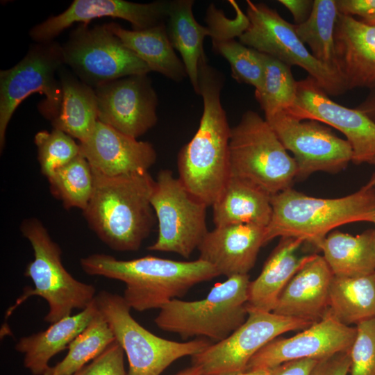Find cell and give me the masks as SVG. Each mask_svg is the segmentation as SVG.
Returning <instances> with one entry per match:
<instances>
[{
    "mask_svg": "<svg viewBox=\"0 0 375 375\" xmlns=\"http://www.w3.org/2000/svg\"><path fill=\"white\" fill-rule=\"evenodd\" d=\"M199 83L203 113L196 133L178 152V178L190 194L208 207L216 201L230 176L231 128L220 98L224 77L207 60L200 64Z\"/></svg>",
    "mask_w": 375,
    "mask_h": 375,
    "instance_id": "obj_1",
    "label": "cell"
},
{
    "mask_svg": "<svg viewBox=\"0 0 375 375\" xmlns=\"http://www.w3.org/2000/svg\"><path fill=\"white\" fill-rule=\"evenodd\" d=\"M92 172L93 192L83 211L90 228L112 250H138L156 219L151 204L155 180L148 171L114 176Z\"/></svg>",
    "mask_w": 375,
    "mask_h": 375,
    "instance_id": "obj_2",
    "label": "cell"
},
{
    "mask_svg": "<svg viewBox=\"0 0 375 375\" xmlns=\"http://www.w3.org/2000/svg\"><path fill=\"white\" fill-rule=\"evenodd\" d=\"M80 265L89 275L123 282L126 288L122 297L131 308L140 312L160 309L194 285L220 275L215 267L199 258L177 261L147 256L124 260L93 253L81 258Z\"/></svg>",
    "mask_w": 375,
    "mask_h": 375,
    "instance_id": "obj_3",
    "label": "cell"
},
{
    "mask_svg": "<svg viewBox=\"0 0 375 375\" xmlns=\"http://www.w3.org/2000/svg\"><path fill=\"white\" fill-rule=\"evenodd\" d=\"M272 217L266 244L277 237L301 239L317 248L335 228L358 222H372L375 214V187L362 186L339 198L308 196L292 188L271 197Z\"/></svg>",
    "mask_w": 375,
    "mask_h": 375,
    "instance_id": "obj_4",
    "label": "cell"
},
{
    "mask_svg": "<svg viewBox=\"0 0 375 375\" xmlns=\"http://www.w3.org/2000/svg\"><path fill=\"white\" fill-rule=\"evenodd\" d=\"M20 229L33 249L34 259L27 265L24 276L32 280L34 288H24L23 294L8 309L6 318L32 296L47 302L49 312L44 320L51 324L70 316L74 309L88 307L97 294L94 286L78 281L65 268L61 249L42 223L35 218L26 219Z\"/></svg>",
    "mask_w": 375,
    "mask_h": 375,
    "instance_id": "obj_5",
    "label": "cell"
},
{
    "mask_svg": "<svg viewBox=\"0 0 375 375\" xmlns=\"http://www.w3.org/2000/svg\"><path fill=\"white\" fill-rule=\"evenodd\" d=\"M228 162L230 176L250 181L272 196L291 188L298 172L269 123L253 110L231 128Z\"/></svg>",
    "mask_w": 375,
    "mask_h": 375,
    "instance_id": "obj_6",
    "label": "cell"
},
{
    "mask_svg": "<svg viewBox=\"0 0 375 375\" xmlns=\"http://www.w3.org/2000/svg\"><path fill=\"white\" fill-rule=\"evenodd\" d=\"M249 283L248 274L235 275L215 285L203 299H172L160 309L154 322L159 328L183 338L222 341L247 319Z\"/></svg>",
    "mask_w": 375,
    "mask_h": 375,
    "instance_id": "obj_7",
    "label": "cell"
},
{
    "mask_svg": "<svg viewBox=\"0 0 375 375\" xmlns=\"http://www.w3.org/2000/svg\"><path fill=\"white\" fill-rule=\"evenodd\" d=\"M94 303L126 354L128 375H160L176 360L192 356L211 344L206 338L178 342L156 336L133 319L131 308L117 294L100 291Z\"/></svg>",
    "mask_w": 375,
    "mask_h": 375,
    "instance_id": "obj_8",
    "label": "cell"
},
{
    "mask_svg": "<svg viewBox=\"0 0 375 375\" xmlns=\"http://www.w3.org/2000/svg\"><path fill=\"white\" fill-rule=\"evenodd\" d=\"M63 64L62 46L51 40L36 42L15 66L0 71L1 152L11 117L29 95H44L38 106L40 112L51 122L56 117L62 100V85L56 75Z\"/></svg>",
    "mask_w": 375,
    "mask_h": 375,
    "instance_id": "obj_9",
    "label": "cell"
},
{
    "mask_svg": "<svg viewBox=\"0 0 375 375\" xmlns=\"http://www.w3.org/2000/svg\"><path fill=\"white\" fill-rule=\"evenodd\" d=\"M249 26L239 42L288 65L306 70L328 94L347 91L339 74L318 61L296 33L294 25L265 3L247 1Z\"/></svg>",
    "mask_w": 375,
    "mask_h": 375,
    "instance_id": "obj_10",
    "label": "cell"
},
{
    "mask_svg": "<svg viewBox=\"0 0 375 375\" xmlns=\"http://www.w3.org/2000/svg\"><path fill=\"white\" fill-rule=\"evenodd\" d=\"M151 204L158 223V235L148 249L188 258L208 232V206L190 194L169 169L158 172Z\"/></svg>",
    "mask_w": 375,
    "mask_h": 375,
    "instance_id": "obj_11",
    "label": "cell"
},
{
    "mask_svg": "<svg viewBox=\"0 0 375 375\" xmlns=\"http://www.w3.org/2000/svg\"><path fill=\"white\" fill-rule=\"evenodd\" d=\"M64 65L82 82L96 88L114 80L151 72L149 67L109 28L83 24L62 46Z\"/></svg>",
    "mask_w": 375,
    "mask_h": 375,
    "instance_id": "obj_12",
    "label": "cell"
},
{
    "mask_svg": "<svg viewBox=\"0 0 375 375\" xmlns=\"http://www.w3.org/2000/svg\"><path fill=\"white\" fill-rule=\"evenodd\" d=\"M245 322L222 341L192 356L201 375H224L247 371L251 358L280 335L305 329L314 322L254 309Z\"/></svg>",
    "mask_w": 375,
    "mask_h": 375,
    "instance_id": "obj_13",
    "label": "cell"
},
{
    "mask_svg": "<svg viewBox=\"0 0 375 375\" xmlns=\"http://www.w3.org/2000/svg\"><path fill=\"white\" fill-rule=\"evenodd\" d=\"M265 119L285 149L293 154L298 169L296 180L318 172L336 174L352 161L348 141L322 122L299 119L285 111Z\"/></svg>",
    "mask_w": 375,
    "mask_h": 375,
    "instance_id": "obj_14",
    "label": "cell"
},
{
    "mask_svg": "<svg viewBox=\"0 0 375 375\" xmlns=\"http://www.w3.org/2000/svg\"><path fill=\"white\" fill-rule=\"evenodd\" d=\"M299 119H312L338 130L350 144L352 162L359 165L375 158V122L355 108L333 101L308 76L297 81V97L288 112Z\"/></svg>",
    "mask_w": 375,
    "mask_h": 375,
    "instance_id": "obj_15",
    "label": "cell"
},
{
    "mask_svg": "<svg viewBox=\"0 0 375 375\" xmlns=\"http://www.w3.org/2000/svg\"><path fill=\"white\" fill-rule=\"evenodd\" d=\"M94 91L99 122L136 139L156 125L158 97L147 74L118 78Z\"/></svg>",
    "mask_w": 375,
    "mask_h": 375,
    "instance_id": "obj_16",
    "label": "cell"
},
{
    "mask_svg": "<svg viewBox=\"0 0 375 375\" xmlns=\"http://www.w3.org/2000/svg\"><path fill=\"white\" fill-rule=\"evenodd\" d=\"M356 334V328L344 324L328 309L319 320L299 333L267 343L251 358L247 370L272 369L305 358L325 359L349 350Z\"/></svg>",
    "mask_w": 375,
    "mask_h": 375,
    "instance_id": "obj_17",
    "label": "cell"
},
{
    "mask_svg": "<svg viewBox=\"0 0 375 375\" xmlns=\"http://www.w3.org/2000/svg\"><path fill=\"white\" fill-rule=\"evenodd\" d=\"M170 1L139 3L124 0H74L58 15L51 16L30 30L36 42L51 41L74 23L85 24L96 18L110 17L131 23L133 30H144L167 20Z\"/></svg>",
    "mask_w": 375,
    "mask_h": 375,
    "instance_id": "obj_18",
    "label": "cell"
},
{
    "mask_svg": "<svg viewBox=\"0 0 375 375\" xmlns=\"http://www.w3.org/2000/svg\"><path fill=\"white\" fill-rule=\"evenodd\" d=\"M79 144L92 169L108 176L148 171L157 158L149 142L139 141L99 121L91 135Z\"/></svg>",
    "mask_w": 375,
    "mask_h": 375,
    "instance_id": "obj_19",
    "label": "cell"
},
{
    "mask_svg": "<svg viewBox=\"0 0 375 375\" xmlns=\"http://www.w3.org/2000/svg\"><path fill=\"white\" fill-rule=\"evenodd\" d=\"M266 227L249 224L217 226L208 231L197 249L199 259L227 278L248 274L260 248L266 244Z\"/></svg>",
    "mask_w": 375,
    "mask_h": 375,
    "instance_id": "obj_20",
    "label": "cell"
},
{
    "mask_svg": "<svg viewBox=\"0 0 375 375\" xmlns=\"http://www.w3.org/2000/svg\"><path fill=\"white\" fill-rule=\"evenodd\" d=\"M338 72L347 90L375 83V24L339 14L335 30Z\"/></svg>",
    "mask_w": 375,
    "mask_h": 375,
    "instance_id": "obj_21",
    "label": "cell"
},
{
    "mask_svg": "<svg viewBox=\"0 0 375 375\" xmlns=\"http://www.w3.org/2000/svg\"><path fill=\"white\" fill-rule=\"evenodd\" d=\"M333 277L323 256L312 254L288 282L272 312L312 322L319 320L328 309Z\"/></svg>",
    "mask_w": 375,
    "mask_h": 375,
    "instance_id": "obj_22",
    "label": "cell"
},
{
    "mask_svg": "<svg viewBox=\"0 0 375 375\" xmlns=\"http://www.w3.org/2000/svg\"><path fill=\"white\" fill-rule=\"evenodd\" d=\"M303 243V240L299 238H281L259 276L250 281L247 309L273 312L288 282L312 256H297V251Z\"/></svg>",
    "mask_w": 375,
    "mask_h": 375,
    "instance_id": "obj_23",
    "label": "cell"
},
{
    "mask_svg": "<svg viewBox=\"0 0 375 375\" xmlns=\"http://www.w3.org/2000/svg\"><path fill=\"white\" fill-rule=\"evenodd\" d=\"M97 312L93 301L80 312L51 324L45 331L21 338L15 349L24 354V367L34 375H44L50 368V359L68 347L88 326Z\"/></svg>",
    "mask_w": 375,
    "mask_h": 375,
    "instance_id": "obj_24",
    "label": "cell"
},
{
    "mask_svg": "<svg viewBox=\"0 0 375 375\" xmlns=\"http://www.w3.org/2000/svg\"><path fill=\"white\" fill-rule=\"evenodd\" d=\"M272 195L247 180L229 176L212 206L217 226L249 224L267 227L272 217Z\"/></svg>",
    "mask_w": 375,
    "mask_h": 375,
    "instance_id": "obj_25",
    "label": "cell"
},
{
    "mask_svg": "<svg viewBox=\"0 0 375 375\" xmlns=\"http://www.w3.org/2000/svg\"><path fill=\"white\" fill-rule=\"evenodd\" d=\"M122 43L149 67L168 78L179 82L187 76L183 62L174 51L165 22L144 30H128L117 23L108 24Z\"/></svg>",
    "mask_w": 375,
    "mask_h": 375,
    "instance_id": "obj_26",
    "label": "cell"
},
{
    "mask_svg": "<svg viewBox=\"0 0 375 375\" xmlns=\"http://www.w3.org/2000/svg\"><path fill=\"white\" fill-rule=\"evenodd\" d=\"M192 0L170 1L167 31L173 48L181 56L187 76L200 95L199 66L206 60L203 40L212 36L210 28L199 24L193 15Z\"/></svg>",
    "mask_w": 375,
    "mask_h": 375,
    "instance_id": "obj_27",
    "label": "cell"
},
{
    "mask_svg": "<svg viewBox=\"0 0 375 375\" xmlns=\"http://www.w3.org/2000/svg\"><path fill=\"white\" fill-rule=\"evenodd\" d=\"M59 79L62 100L51 124L53 128L83 142L93 133L99 121L94 89L62 69L59 71Z\"/></svg>",
    "mask_w": 375,
    "mask_h": 375,
    "instance_id": "obj_28",
    "label": "cell"
},
{
    "mask_svg": "<svg viewBox=\"0 0 375 375\" xmlns=\"http://www.w3.org/2000/svg\"><path fill=\"white\" fill-rule=\"evenodd\" d=\"M317 248L334 276L354 277L375 271V230L357 235L333 231Z\"/></svg>",
    "mask_w": 375,
    "mask_h": 375,
    "instance_id": "obj_29",
    "label": "cell"
},
{
    "mask_svg": "<svg viewBox=\"0 0 375 375\" xmlns=\"http://www.w3.org/2000/svg\"><path fill=\"white\" fill-rule=\"evenodd\" d=\"M328 309L348 326L375 317V271L354 277L333 275Z\"/></svg>",
    "mask_w": 375,
    "mask_h": 375,
    "instance_id": "obj_30",
    "label": "cell"
},
{
    "mask_svg": "<svg viewBox=\"0 0 375 375\" xmlns=\"http://www.w3.org/2000/svg\"><path fill=\"white\" fill-rule=\"evenodd\" d=\"M339 14L336 0H314L308 19L301 24H294V29L313 57L340 74L335 47V30Z\"/></svg>",
    "mask_w": 375,
    "mask_h": 375,
    "instance_id": "obj_31",
    "label": "cell"
},
{
    "mask_svg": "<svg viewBox=\"0 0 375 375\" xmlns=\"http://www.w3.org/2000/svg\"><path fill=\"white\" fill-rule=\"evenodd\" d=\"M115 340L108 324L97 310L88 326L69 344L66 356L44 375H73Z\"/></svg>",
    "mask_w": 375,
    "mask_h": 375,
    "instance_id": "obj_32",
    "label": "cell"
},
{
    "mask_svg": "<svg viewBox=\"0 0 375 375\" xmlns=\"http://www.w3.org/2000/svg\"><path fill=\"white\" fill-rule=\"evenodd\" d=\"M51 194L65 208L87 207L94 188V175L88 160L78 155L47 178Z\"/></svg>",
    "mask_w": 375,
    "mask_h": 375,
    "instance_id": "obj_33",
    "label": "cell"
},
{
    "mask_svg": "<svg viewBox=\"0 0 375 375\" xmlns=\"http://www.w3.org/2000/svg\"><path fill=\"white\" fill-rule=\"evenodd\" d=\"M262 54L265 78L262 89L255 92V97L265 117L276 112H289L297 97V81L291 67L267 54Z\"/></svg>",
    "mask_w": 375,
    "mask_h": 375,
    "instance_id": "obj_34",
    "label": "cell"
},
{
    "mask_svg": "<svg viewBox=\"0 0 375 375\" xmlns=\"http://www.w3.org/2000/svg\"><path fill=\"white\" fill-rule=\"evenodd\" d=\"M212 48L229 63L232 77L239 83L262 89L265 78V65L262 53L235 39L212 40Z\"/></svg>",
    "mask_w": 375,
    "mask_h": 375,
    "instance_id": "obj_35",
    "label": "cell"
},
{
    "mask_svg": "<svg viewBox=\"0 0 375 375\" xmlns=\"http://www.w3.org/2000/svg\"><path fill=\"white\" fill-rule=\"evenodd\" d=\"M34 142L41 172L47 178L81 154L80 144L56 128L38 132Z\"/></svg>",
    "mask_w": 375,
    "mask_h": 375,
    "instance_id": "obj_36",
    "label": "cell"
},
{
    "mask_svg": "<svg viewBox=\"0 0 375 375\" xmlns=\"http://www.w3.org/2000/svg\"><path fill=\"white\" fill-rule=\"evenodd\" d=\"M356 325L349 349L350 375H375V317Z\"/></svg>",
    "mask_w": 375,
    "mask_h": 375,
    "instance_id": "obj_37",
    "label": "cell"
},
{
    "mask_svg": "<svg viewBox=\"0 0 375 375\" xmlns=\"http://www.w3.org/2000/svg\"><path fill=\"white\" fill-rule=\"evenodd\" d=\"M236 12L234 19H226L221 10L211 5L207 13L208 26L212 32V40L234 39L240 37L249 26V19L247 14L241 10L234 1H230Z\"/></svg>",
    "mask_w": 375,
    "mask_h": 375,
    "instance_id": "obj_38",
    "label": "cell"
},
{
    "mask_svg": "<svg viewBox=\"0 0 375 375\" xmlns=\"http://www.w3.org/2000/svg\"><path fill=\"white\" fill-rule=\"evenodd\" d=\"M124 351L115 340L100 355L73 375H128L124 363Z\"/></svg>",
    "mask_w": 375,
    "mask_h": 375,
    "instance_id": "obj_39",
    "label": "cell"
},
{
    "mask_svg": "<svg viewBox=\"0 0 375 375\" xmlns=\"http://www.w3.org/2000/svg\"><path fill=\"white\" fill-rule=\"evenodd\" d=\"M349 369L350 357L348 350L319 360L312 375H348Z\"/></svg>",
    "mask_w": 375,
    "mask_h": 375,
    "instance_id": "obj_40",
    "label": "cell"
},
{
    "mask_svg": "<svg viewBox=\"0 0 375 375\" xmlns=\"http://www.w3.org/2000/svg\"><path fill=\"white\" fill-rule=\"evenodd\" d=\"M339 13L358 16L362 21L375 15V0H336Z\"/></svg>",
    "mask_w": 375,
    "mask_h": 375,
    "instance_id": "obj_41",
    "label": "cell"
},
{
    "mask_svg": "<svg viewBox=\"0 0 375 375\" xmlns=\"http://www.w3.org/2000/svg\"><path fill=\"white\" fill-rule=\"evenodd\" d=\"M319 360L305 358L286 362L272 368L271 375H312Z\"/></svg>",
    "mask_w": 375,
    "mask_h": 375,
    "instance_id": "obj_42",
    "label": "cell"
},
{
    "mask_svg": "<svg viewBox=\"0 0 375 375\" xmlns=\"http://www.w3.org/2000/svg\"><path fill=\"white\" fill-rule=\"evenodd\" d=\"M278 2L290 12L297 24H301L308 19L314 4L312 0H279Z\"/></svg>",
    "mask_w": 375,
    "mask_h": 375,
    "instance_id": "obj_43",
    "label": "cell"
},
{
    "mask_svg": "<svg viewBox=\"0 0 375 375\" xmlns=\"http://www.w3.org/2000/svg\"><path fill=\"white\" fill-rule=\"evenodd\" d=\"M356 108L375 122V83L369 88L365 99Z\"/></svg>",
    "mask_w": 375,
    "mask_h": 375,
    "instance_id": "obj_44",
    "label": "cell"
},
{
    "mask_svg": "<svg viewBox=\"0 0 375 375\" xmlns=\"http://www.w3.org/2000/svg\"><path fill=\"white\" fill-rule=\"evenodd\" d=\"M272 369H258L247 370L242 372H237L224 375H271Z\"/></svg>",
    "mask_w": 375,
    "mask_h": 375,
    "instance_id": "obj_45",
    "label": "cell"
},
{
    "mask_svg": "<svg viewBox=\"0 0 375 375\" xmlns=\"http://www.w3.org/2000/svg\"><path fill=\"white\" fill-rule=\"evenodd\" d=\"M174 375H201V370L199 367L192 365Z\"/></svg>",
    "mask_w": 375,
    "mask_h": 375,
    "instance_id": "obj_46",
    "label": "cell"
},
{
    "mask_svg": "<svg viewBox=\"0 0 375 375\" xmlns=\"http://www.w3.org/2000/svg\"><path fill=\"white\" fill-rule=\"evenodd\" d=\"M368 163L374 167V171L372 173L369 180L365 185L367 188H374L375 187V158L369 160Z\"/></svg>",
    "mask_w": 375,
    "mask_h": 375,
    "instance_id": "obj_47",
    "label": "cell"
},
{
    "mask_svg": "<svg viewBox=\"0 0 375 375\" xmlns=\"http://www.w3.org/2000/svg\"><path fill=\"white\" fill-rule=\"evenodd\" d=\"M361 20V19H360ZM365 23L369 24H375V15L367 20L362 21Z\"/></svg>",
    "mask_w": 375,
    "mask_h": 375,
    "instance_id": "obj_48",
    "label": "cell"
},
{
    "mask_svg": "<svg viewBox=\"0 0 375 375\" xmlns=\"http://www.w3.org/2000/svg\"><path fill=\"white\" fill-rule=\"evenodd\" d=\"M372 222L374 223V225H375V214H374V217H373V219H372Z\"/></svg>",
    "mask_w": 375,
    "mask_h": 375,
    "instance_id": "obj_49",
    "label": "cell"
}]
</instances>
